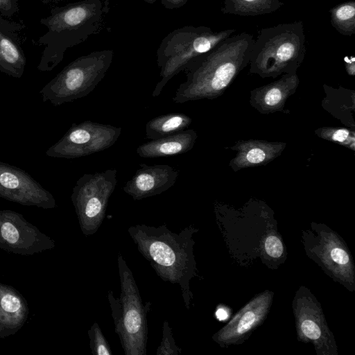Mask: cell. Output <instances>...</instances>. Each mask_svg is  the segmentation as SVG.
Wrapping results in <instances>:
<instances>
[{
	"label": "cell",
	"mask_w": 355,
	"mask_h": 355,
	"mask_svg": "<svg viewBox=\"0 0 355 355\" xmlns=\"http://www.w3.org/2000/svg\"><path fill=\"white\" fill-rule=\"evenodd\" d=\"M198 230L193 225L180 233L172 232L166 225H136L128 229L138 251L149 261L157 276L165 282L179 285L187 309L193 298L190 281L198 272L193 236Z\"/></svg>",
	"instance_id": "cell-1"
},
{
	"label": "cell",
	"mask_w": 355,
	"mask_h": 355,
	"mask_svg": "<svg viewBox=\"0 0 355 355\" xmlns=\"http://www.w3.org/2000/svg\"><path fill=\"white\" fill-rule=\"evenodd\" d=\"M253 35L230 36L195 60L184 71L186 80L175 91V103L221 96L249 62Z\"/></svg>",
	"instance_id": "cell-2"
},
{
	"label": "cell",
	"mask_w": 355,
	"mask_h": 355,
	"mask_svg": "<svg viewBox=\"0 0 355 355\" xmlns=\"http://www.w3.org/2000/svg\"><path fill=\"white\" fill-rule=\"evenodd\" d=\"M108 12V0H83L54 6L40 24L47 31L37 39L44 46L37 69L51 71L60 64L65 51L96 34Z\"/></svg>",
	"instance_id": "cell-3"
},
{
	"label": "cell",
	"mask_w": 355,
	"mask_h": 355,
	"mask_svg": "<svg viewBox=\"0 0 355 355\" xmlns=\"http://www.w3.org/2000/svg\"><path fill=\"white\" fill-rule=\"evenodd\" d=\"M306 52V35L302 21L263 28L254 39L249 72L263 78L297 73Z\"/></svg>",
	"instance_id": "cell-4"
},
{
	"label": "cell",
	"mask_w": 355,
	"mask_h": 355,
	"mask_svg": "<svg viewBox=\"0 0 355 355\" xmlns=\"http://www.w3.org/2000/svg\"><path fill=\"white\" fill-rule=\"evenodd\" d=\"M120 279V297L110 291L107 299L118 335L125 355H146L148 342L147 314L150 303L144 305L131 270L121 252L117 257Z\"/></svg>",
	"instance_id": "cell-5"
},
{
	"label": "cell",
	"mask_w": 355,
	"mask_h": 355,
	"mask_svg": "<svg viewBox=\"0 0 355 355\" xmlns=\"http://www.w3.org/2000/svg\"><path fill=\"white\" fill-rule=\"evenodd\" d=\"M233 28L214 31L207 26H186L175 29L162 40L157 50V63L160 80L152 96L160 95L166 83L195 60L231 36Z\"/></svg>",
	"instance_id": "cell-6"
},
{
	"label": "cell",
	"mask_w": 355,
	"mask_h": 355,
	"mask_svg": "<svg viewBox=\"0 0 355 355\" xmlns=\"http://www.w3.org/2000/svg\"><path fill=\"white\" fill-rule=\"evenodd\" d=\"M113 58L114 51L109 49L77 58L40 89L42 101L60 106L85 97L103 80Z\"/></svg>",
	"instance_id": "cell-7"
},
{
	"label": "cell",
	"mask_w": 355,
	"mask_h": 355,
	"mask_svg": "<svg viewBox=\"0 0 355 355\" xmlns=\"http://www.w3.org/2000/svg\"><path fill=\"white\" fill-rule=\"evenodd\" d=\"M307 256L336 282L353 291L355 289V266L344 240L322 224L312 223L302 234Z\"/></svg>",
	"instance_id": "cell-8"
},
{
	"label": "cell",
	"mask_w": 355,
	"mask_h": 355,
	"mask_svg": "<svg viewBox=\"0 0 355 355\" xmlns=\"http://www.w3.org/2000/svg\"><path fill=\"white\" fill-rule=\"evenodd\" d=\"M116 173V169L110 168L84 174L76 181L71 200L84 235H93L101 225L117 183Z\"/></svg>",
	"instance_id": "cell-9"
},
{
	"label": "cell",
	"mask_w": 355,
	"mask_h": 355,
	"mask_svg": "<svg viewBox=\"0 0 355 355\" xmlns=\"http://www.w3.org/2000/svg\"><path fill=\"white\" fill-rule=\"evenodd\" d=\"M121 128L85 121L73 123L45 155L54 158L75 159L103 151L116 143Z\"/></svg>",
	"instance_id": "cell-10"
},
{
	"label": "cell",
	"mask_w": 355,
	"mask_h": 355,
	"mask_svg": "<svg viewBox=\"0 0 355 355\" xmlns=\"http://www.w3.org/2000/svg\"><path fill=\"white\" fill-rule=\"evenodd\" d=\"M292 306L298 340L313 344L318 355H337L334 336L327 325L321 304L308 288H298Z\"/></svg>",
	"instance_id": "cell-11"
},
{
	"label": "cell",
	"mask_w": 355,
	"mask_h": 355,
	"mask_svg": "<svg viewBox=\"0 0 355 355\" xmlns=\"http://www.w3.org/2000/svg\"><path fill=\"white\" fill-rule=\"evenodd\" d=\"M55 241L19 213L0 209V249L15 254L31 256L51 250Z\"/></svg>",
	"instance_id": "cell-12"
},
{
	"label": "cell",
	"mask_w": 355,
	"mask_h": 355,
	"mask_svg": "<svg viewBox=\"0 0 355 355\" xmlns=\"http://www.w3.org/2000/svg\"><path fill=\"white\" fill-rule=\"evenodd\" d=\"M0 197L24 206L45 209L56 207L50 191L23 169L0 161Z\"/></svg>",
	"instance_id": "cell-13"
},
{
	"label": "cell",
	"mask_w": 355,
	"mask_h": 355,
	"mask_svg": "<svg viewBox=\"0 0 355 355\" xmlns=\"http://www.w3.org/2000/svg\"><path fill=\"white\" fill-rule=\"evenodd\" d=\"M273 295L268 290L255 295L213 335L212 340L220 347L242 344L267 318Z\"/></svg>",
	"instance_id": "cell-14"
},
{
	"label": "cell",
	"mask_w": 355,
	"mask_h": 355,
	"mask_svg": "<svg viewBox=\"0 0 355 355\" xmlns=\"http://www.w3.org/2000/svg\"><path fill=\"white\" fill-rule=\"evenodd\" d=\"M178 176V171L168 164H141L123 190L134 200H141L167 191L175 184Z\"/></svg>",
	"instance_id": "cell-15"
},
{
	"label": "cell",
	"mask_w": 355,
	"mask_h": 355,
	"mask_svg": "<svg viewBox=\"0 0 355 355\" xmlns=\"http://www.w3.org/2000/svg\"><path fill=\"white\" fill-rule=\"evenodd\" d=\"M25 28L23 21L0 15V71L15 78L23 76L26 64L21 37Z\"/></svg>",
	"instance_id": "cell-16"
},
{
	"label": "cell",
	"mask_w": 355,
	"mask_h": 355,
	"mask_svg": "<svg viewBox=\"0 0 355 355\" xmlns=\"http://www.w3.org/2000/svg\"><path fill=\"white\" fill-rule=\"evenodd\" d=\"M300 84L297 73H285L277 80L250 92V103L261 114L282 111L285 103Z\"/></svg>",
	"instance_id": "cell-17"
},
{
	"label": "cell",
	"mask_w": 355,
	"mask_h": 355,
	"mask_svg": "<svg viewBox=\"0 0 355 355\" xmlns=\"http://www.w3.org/2000/svg\"><path fill=\"white\" fill-rule=\"evenodd\" d=\"M286 143L265 140H239L231 149L236 155L230 161V166L236 172L241 169L263 166L279 157L285 149Z\"/></svg>",
	"instance_id": "cell-18"
},
{
	"label": "cell",
	"mask_w": 355,
	"mask_h": 355,
	"mask_svg": "<svg viewBox=\"0 0 355 355\" xmlns=\"http://www.w3.org/2000/svg\"><path fill=\"white\" fill-rule=\"evenodd\" d=\"M29 313L26 300L14 287L0 282V338L15 334Z\"/></svg>",
	"instance_id": "cell-19"
},
{
	"label": "cell",
	"mask_w": 355,
	"mask_h": 355,
	"mask_svg": "<svg viewBox=\"0 0 355 355\" xmlns=\"http://www.w3.org/2000/svg\"><path fill=\"white\" fill-rule=\"evenodd\" d=\"M198 137L194 130H184L139 145L136 153L143 158H157L185 153L191 150Z\"/></svg>",
	"instance_id": "cell-20"
},
{
	"label": "cell",
	"mask_w": 355,
	"mask_h": 355,
	"mask_svg": "<svg viewBox=\"0 0 355 355\" xmlns=\"http://www.w3.org/2000/svg\"><path fill=\"white\" fill-rule=\"evenodd\" d=\"M192 119L183 113H168L150 119L146 124V136L153 140L185 130Z\"/></svg>",
	"instance_id": "cell-21"
},
{
	"label": "cell",
	"mask_w": 355,
	"mask_h": 355,
	"mask_svg": "<svg viewBox=\"0 0 355 355\" xmlns=\"http://www.w3.org/2000/svg\"><path fill=\"white\" fill-rule=\"evenodd\" d=\"M284 6L279 0H224L221 12L243 17H255L275 12Z\"/></svg>",
	"instance_id": "cell-22"
},
{
	"label": "cell",
	"mask_w": 355,
	"mask_h": 355,
	"mask_svg": "<svg viewBox=\"0 0 355 355\" xmlns=\"http://www.w3.org/2000/svg\"><path fill=\"white\" fill-rule=\"evenodd\" d=\"M331 26L341 35L351 36L355 33V1H347L329 10Z\"/></svg>",
	"instance_id": "cell-23"
},
{
	"label": "cell",
	"mask_w": 355,
	"mask_h": 355,
	"mask_svg": "<svg viewBox=\"0 0 355 355\" xmlns=\"http://www.w3.org/2000/svg\"><path fill=\"white\" fill-rule=\"evenodd\" d=\"M320 138L355 150V132L345 128L323 127L315 130Z\"/></svg>",
	"instance_id": "cell-24"
},
{
	"label": "cell",
	"mask_w": 355,
	"mask_h": 355,
	"mask_svg": "<svg viewBox=\"0 0 355 355\" xmlns=\"http://www.w3.org/2000/svg\"><path fill=\"white\" fill-rule=\"evenodd\" d=\"M263 255L268 261H282L286 251L282 239L276 232H270L265 237L263 244Z\"/></svg>",
	"instance_id": "cell-25"
},
{
	"label": "cell",
	"mask_w": 355,
	"mask_h": 355,
	"mask_svg": "<svg viewBox=\"0 0 355 355\" xmlns=\"http://www.w3.org/2000/svg\"><path fill=\"white\" fill-rule=\"evenodd\" d=\"M89 347L94 355H112V352L98 324L94 322L87 331Z\"/></svg>",
	"instance_id": "cell-26"
},
{
	"label": "cell",
	"mask_w": 355,
	"mask_h": 355,
	"mask_svg": "<svg viewBox=\"0 0 355 355\" xmlns=\"http://www.w3.org/2000/svg\"><path fill=\"white\" fill-rule=\"evenodd\" d=\"M182 352L175 343L171 328L167 321H164L162 327V339L156 351L157 355H178Z\"/></svg>",
	"instance_id": "cell-27"
},
{
	"label": "cell",
	"mask_w": 355,
	"mask_h": 355,
	"mask_svg": "<svg viewBox=\"0 0 355 355\" xmlns=\"http://www.w3.org/2000/svg\"><path fill=\"white\" fill-rule=\"evenodd\" d=\"M20 0H0V15L11 19L19 10Z\"/></svg>",
	"instance_id": "cell-28"
},
{
	"label": "cell",
	"mask_w": 355,
	"mask_h": 355,
	"mask_svg": "<svg viewBox=\"0 0 355 355\" xmlns=\"http://www.w3.org/2000/svg\"><path fill=\"white\" fill-rule=\"evenodd\" d=\"M188 0H161L162 6L166 9H175L183 6Z\"/></svg>",
	"instance_id": "cell-29"
},
{
	"label": "cell",
	"mask_w": 355,
	"mask_h": 355,
	"mask_svg": "<svg viewBox=\"0 0 355 355\" xmlns=\"http://www.w3.org/2000/svg\"><path fill=\"white\" fill-rule=\"evenodd\" d=\"M345 67L347 73L352 76L355 75V58L354 56L344 58Z\"/></svg>",
	"instance_id": "cell-30"
},
{
	"label": "cell",
	"mask_w": 355,
	"mask_h": 355,
	"mask_svg": "<svg viewBox=\"0 0 355 355\" xmlns=\"http://www.w3.org/2000/svg\"><path fill=\"white\" fill-rule=\"evenodd\" d=\"M216 318L219 320H224L228 318L229 314L227 309L223 306H218L215 313Z\"/></svg>",
	"instance_id": "cell-31"
},
{
	"label": "cell",
	"mask_w": 355,
	"mask_h": 355,
	"mask_svg": "<svg viewBox=\"0 0 355 355\" xmlns=\"http://www.w3.org/2000/svg\"><path fill=\"white\" fill-rule=\"evenodd\" d=\"M39 1H41L44 4H51V3H55L60 2L62 0H39Z\"/></svg>",
	"instance_id": "cell-32"
},
{
	"label": "cell",
	"mask_w": 355,
	"mask_h": 355,
	"mask_svg": "<svg viewBox=\"0 0 355 355\" xmlns=\"http://www.w3.org/2000/svg\"><path fill=\"white\" fill-rule=\"evenodd\" d=\"M143 1H145L146 3H148L150 4H153L156 1V0H143Z\"/></svg>",
	"instance_id": "cell-33"
}]
</instances>
